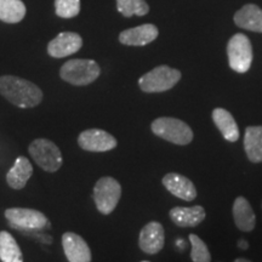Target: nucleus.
I'll return each instance as SVG.
<instances>
[{
  "instance_id": "aec40b11",
  "label": "nucleus",
  "mask_w": 262,
  "mask_h": 262,
  "mask_svg": "<svg viewBox=\"0 0 262 262\" xmlns=\"http://www.w3.org/2000/svg\"><path fill=\"white\" fill-rule=\"evenodd\" d=\"M244 148L250 162H262V126L247 127L244 135Z\"/></svg>"
},
{
  "instance_id": "4be33fe9",
  "label": "nucleus",
  "mask_w": 262,
  "mask_h": 262,
  "mask_svg": "<svg viewBox=\"0 0 262 262\" xmlns=\"http://www.w3.org/2000/svg\"><path fill=\"white\" fill-rule=\"evenodd\" d=\"M0 260L3 262H24V255L17 242L9 232H0Z\"/></svg>"
},
{
  "instance_id": "7ed1b4c3",
  "label": "nucleus",
  "mask_w": 262,
  "mask_h": 262,
  "mask_svg": "<svg viewBox=\"0 0 262 262\" xmlns=\"http://www.w3.org/2000/svg\"><path fill=\"white\" fill-rule=\"evenodd\" d=\"M150 129L155 135L175 145L185 146L193 140V131L191 127L178 118H158L152 123Z\"/></svg>"
},
{
  "instance_id": "f03ea898",
  "label": "nucleus",
  "mask_w": 262,
  "mask_h": 262,
  "mask_svg": "<svg viewBox=\"0 0 262 262\" xmlns=\"http://www.w3.org/2000/svg\"><path fill=\"white\" fill-rule=\"evenodd\" d=\"M101 68L96 61L86 58H74L67 61L60 70L62 80L75 86H85L94 83L100 77Z\"/></svg>"
},
{
  "instance_id": "412c9836",
  "label": "nucleus",
  "mask_w": 262,
  "mask_h": 262,
  "mask_svg": "<svg viewBox=\"0 0 262 262\" xmlns=\"http://www.w3.org/2000/svg\"><path fill=\"white\" fill-rule=\"evenodd\" d=\"M26 11L22 0H0V21L5 24H18L25 18Z\"/></svg>"
},
{
  "instance_id": "f3484780",
  "label": "nucleus",
  "mask_w": 262,
  "mask_h": 262,
  "mask_svg": "<svg viewBox=\"0 0 262 262\" xmlns=\"http://www.w3.org/2000/svg\"><path fill=\"white\" fill-rule=\"evenodd\" d=\"M233 219L235 226L243 232H251L256 224V216H255L253 208L244 196H238L233 203Z\"/></svg>"
},
{
  "instance_id": "a878e982",
  "label": "nucleus",
  "mask_w": 262,
  "mask_h": 262,
  "mask_svg": "<svg viewBox=\"0 0 262 262\" xmlns=\"http://www.w3.org/2000/svg\"><path fill=\"white\" fill-rule=\"evenodd\" d=\"M238 247H239V249H243V250H247V249L249 248L248 242L244 241V239H239V241H238Z\"/></svg>"
},
{
  "instance_id": "0eeeda50",
  "label": "nucleus",
  "mask_w": 262,
  "mask_h": 262,
  "mask_svg": "<svg viewBox=\"0 0 262 262\" xmlns=\"http://www.w3.org/2000/svg\"><path fill=\"white\" fill-rule=\"evenodd\" d=\"M228 63L238 73H245L253 62V47L247 35L237 33L229 39L227 44Z\"/></svg>"
},
{
  "instance_id": "423d86ee",
  "label": "nucleus",
  "mask_w": 262,
  "mask_h": 262,
  "mask_svg": "<svg viewBox=\"0 0 262 262\" xmlns=\"http://www.w3.org/2000/svg\"><path fill=\"white\" fill-rule=\"evenodd\" d=\"M94 202L97 210L103 215L111 214L122 196V186L111 176L101 178L94 187Z\"/></svg>"
},
{
  "instance_id": "a211bd4d",
  "label": "nucleus",
  "mask_w": 262,
  "mask_h": 262,
  "mask_svg": "<svg viewBox=\"0 0 262 262\" xmlns=\"http://www.w3.org/2000/svg\"><path fill=\"white\" fill-rule=\"evenodd\" d=\"M33 173V166L28 158L18 157L10 171L6 175V182L11 188L22 189L27 185L28 180Z\"/></svg>"
},
{
  "instance_id": "b1692460",
  "label": "nucleus",
  "mask_w": 262,
  "mask_h": 262,
  "mask_svg": "<svg viewBox=\"0 0 262 262\" xmlns=\"http://www.w3.org/2000/svg\"><path fill=\"white\" fill-rule=\"evenodd\" d=\"M55 12L61 18H74L80 12V0H55Z\"/></svg>"
},
{
  "instance_id": "6e6552de",
  "label": "nucleus",
  "mask_w": 262,
  "mask_h": 262,
  "mask_svg": "<svg viewBox=\"0 0 262 262\" xmlns=\"http://www.w3.org/2000/svg\"><path fill=\"white\" fill-rule=\"evenodd\" d=\"M5 217L14 228L40 231L50 227V221L42 212L27 208H10L5 210Z\"/></svg>"
},
{
  "instance_id": "f8f14e48",
  "label": "nucleus",
  "mask_w": 262,
  "mask_h": 262,
  "mask_svg": "<svg viewBox=\"0 0 262 262\" xmlns=\"http://www.w3.org/2000/svg\"><path fill=\"white\" fill-rule=\"evenodd\" d=\"M62 247L70 262H91V250L79 234L66 232L62 235Z\"/></svg>"
},
{
  "instance_id": "bb28decb",
  "label": "nucleus",
  "mask_w": 262,
  "mask_h": 262,
  "mask_svg": "<svg viewBox=\"0 0 262 262\" xmlns=\"http://www.w3.org/2000/svg\"><path fill=\"white\" fill-rule=\"evenodd\" d=\"M234 262H251V261L247 260V258H237Z\"/></svg>"
},
{
  "instance_id": "393cba45",
  "label": "nucleus",
  "mask_w": 262,
  "mask_h": 262,
  "mask_svg": "<svg viewBox=\"0 0 262 262\" xmlns=\"http://www.w3.org/2000/svg\"><path fill=\"white\" fill-rule=\"evenodd\" d=\"M192 245L191 258L193 262H211V255L204 242L196 234H189Z\"/></svg>"
},
{
  "instance_id": "1a4fd4ad",
  "label": "nucleus",
  "mask_w": 262,
  "mask_h": 262,
  "mask_svg": "<svg viewBox=\"0 0 262 262\" xmlns=\"http://www.w3.org/2000/svg\"><path fill=\"white\" fill-rule=\"evenodd\" d=\"M78 145L89 152H107L116 148L118 142L116 137L101 129L85 130L78 137Z\"/></svg>"
},
{
  "instance_id": "9d476101",
  "label": "nucleus",
  "mask_w": 262,
  "mask_h": 262,
  "mask_svg": "<svg viewBox=\"0 0 262 262\" xmlns=\"http://www.w3.org/2000/svg\"><path fill=\"white\" fill-rule=\"evenodd\" d=\"M83 47V39L78 33L62 32L48 44V54L54 58H63L78 52Z\"/></svg>"
},
{
  "instance_id": "ddd939ff",
  "label": "nucleus",
  "mask_w": 262,
  "mask_h": 262,
  "mask_svg": "<svg viewBox=\"0 0 262 262\" xmlns=\"http://www.w3.org/2000/svg\"><path fill=\"white\" fill-rule=\"evenodd\" d=\"M158 34V28L155 25L146 24L123 31L119 34V41L127 47H145L155 41Z\"/></svg>"
},
{
  "instance_id": "2eb2a0df",
  "label": "nucleus",
  "mask_w": 262,
  "mask_h": 262,
  "mask_svg": "<svg viewBox=\"0 0 262 262\" xmlns=\"http://www.w3.org/2000/svg\"><path fill=\"white\" fill-rule=\"evenodd\" d=\"M169 216L179 227H195L205 220V210L202 205L175 206L170 210Z\"/></svg>"
},
{
  "instance_id": "dca6fc26",
  "label": "nucleus",
  "mask_w": 262,
  "mask_h": 262,
  "mask_svg": "<svg viewBox=\"0 0 262 262\" xmlns=\"http://www.w3.org/2000/svg\"><path fill=\"white\" fill-rule=\"evenodd\" d=\"M238 27L251 32L262 33V10L255 4H247L234 15Z\"/></svg>"
},
{
  "instance_id": "cd10ccee",
  "label": "nucleus",
  "mask_w": 262,
  "mask_h": 262,
  "mask_svg": "<svg viewBox=\"0 0 262 262\" xmlns=\"http://www.w3.org/2000/svg\"><path fill=\"white\" fill-rule=\"evenodd\" d=\"M141 262H149V261H141Z\"/></svg>"
},
{
  "instance_id": "20e7f679",
  "label": "nucleus",
  "mask_w": 262,
  "mask_h": 262,
  "mask_svg": "<svg viewBox=\"0 0 262 262\" xmlns=\"http://www.w3.org/2000/svg\"><path fill=\"white\" fill-rule=\"evenodd\" d=\"M181 79V72L169 66H158L140 78L139 86L143 93H164L172 89Z\"/></svg>"
},
{
  "instance_id": "9b49d317",
  "label": "nucleus",
  "mask_w": 262,
  "mask_h": 262,
  "mask_svg": "<svg viewBox=\"0 0 262 262\" xmlns=\"http://www.w3.org/2000/svg\"><path fill=\"white\" fill-rule=\"evenodd\" d=\"M164 242H165V232H164L162 224L159 222H148L141 229L139 245L143 253L149 255L159 253L164 247Z\"/></svg>"
},
{
  "instance_id": "f257e3e1",
  "label": "nucleus",
  "mask_w": 262,
  "mask_h": 262,
  "mask_svg": "<svg viewBox=\"0 0 262 262\" xmlns=\"http://www.w3.org/2000/svg\"><path fill=\"white\" fill-rule=\"evenodd\" d=\"M0 95L19 108H33L42 101V93L37 85L15 75L0 77Z\"/></svg>"
},
{
  "instance_id": "4468645a",
  "label": "nucleus",
  "mask_w": 262,
  "mask_h": 262,
  "mask_svg": "<svg viewBox=\"0 0 262 262\" xmlns=\"http://www.w3.org/2000/svg\"><path fill=\"white\" fill-rule=\"evenodd\" d=\"M163 185L171 194L186 202H192L196 198V189L193 182L180 173H166L163 178Z\"/></svg>"
},
{
  "instance_id": "6ab92c4d",
  "label": "nucleus",
  "mask_w": 262,
  "mask_h": 262,
  "mask_svg": "<svg viewBox=\"0 0 262 262\" xmlns=\"http://www.w3.org/2000/svg\"><path fill=\"white\" fill-rule=\"evenodd\" d=\"M212 120L215 125L220 130V133L229 142H235L239 139V127L235 123L233 116L224 110V108H215L212 111Z\"/></svg>"
},
{
  "instance_id": "5701e85b",
  "label": "nucleus",
  "mask_w": 262,
  "mask_h": 262,
  "mask_svg": "<svg viewBox=\"0 0 262 262\" xmlns=\"http://www.w3.org/2000/svg\"><path fill=\"white\" fill-rule=\"evenodd\" d=\"M117 9L126 18L133 16H146L149 12L146 0H117Z\"/></svg>"
},
{
  "instance_id": "39448f33",
  "label": "nucleus",
  "mask_w": 262,
  "mask_h": 262,
  "mask_svg": "<svg viewBox=\"0 0 262 262\" xmlns=\"http://www.w3.org/2000/svg\"><path fill=\"white\" fill-rule=\"evenodd\" d=\"M29 155L42 170L55 172L61 168L62 153L54 142L48 139L34 140L28 147Z\"/></svg>"
}]
</instances>
